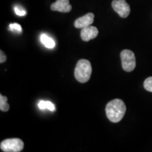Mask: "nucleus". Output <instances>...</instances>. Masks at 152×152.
Listing matches in <instances>:
<instances>
[{
	"label": "nucleus",
	"instance_id": "obj_14",
	"mask_svg": "<svg viewBox=\"0 0 152 152\" xmlns=\"http://www.w3.org/2000/svg\"><path fill=\"white\" fill-rule=\"evenodd\" d=\"M14 11H15V13H16V14L18 15V16H23L26 15V11H25L23 9L20 8V7H15Z\"/></svg>",
	"mask_w": 152,
	"mask_h": 152
},
{
	"label": "nucleus",
	"instance_id": "obj_5",
	"mask_svg": "<svg viewBox=\"0 0 152 152\" xmlns=\"http://www.w3.org/2000/svg\"><path fill=\"white\" fill-rule=\"evenodd\" d=\"M112 8L121 18H127L130 13V7L125 0H113Z\"/></svg>",
	"mask_w": 152,
	"mask_h": 152
},
{
	"label": "nucleus",
	"instance_id": "obj_3",
	"mask_svg": "<svg viewBox=\"0 0 152 152\" xmlns=\"http://www.w3.org/2000/svg\"><path fill=\"white\" fill-rule=\"evenodd\" d=\"M122 67L125 71L131 72L135 68L136 58L134 52L129 49H124L121 53Z\"/></svg>",
	"mask_w": 152,
	"mask_h": 152
},
{
	"label": "nucleus",
	"instance_id": "obj_1",
	"mask_svg": "<svg viewBox=\"0 0 152 152\" xmlns=\"http://www.w3.org/2000/svg\"><path fill=\"white\" fill-rule=\"evenodd\" d=\"M126 111V106L123 100L115 99L106 106V113L108 119L112 123H118L123 119Z\"/></svg>",
	"mask_w": 152,
	"mask_h": 152
},
{
	"label": "nucleus",
	"instance_id": "obj_8",
	"mask_svg": "<svg viewBox=\"0 0 152 152\" xmlns=\"http://www.w3.org/2000/svg\"><path fill=\"white\" fill-rule=\"evenodd\" d=\"M94 15L92 13H88L85 16L76 19L74 26L76 28H83L87 26H91L94 22Z\"/></svg>",
	"mask_w": 152,
	"mask_h": 152
},
{
	"label": "nucleus",
	"instance_id": "obj_11",
	"mask_svg": "<svg viewBox=\"0 0 152 152\" xmlns=\"http://www.w3.org/2000/svg\"><path fill=\"white\" fill-rule=\"evenodd\" d=\"M7 96H3L2 94L0 95V110L1 111H8L9 110V105L7 103Z\"/></svg>",
	"mask_w": 152,
	"mask_h": 152
},
{
	"label": "nucleus",
	"instance_id": "obj_9",
	"mask_svg": "<svg viewBox=\"0 0 152 152\" xmlns=\"http://www.w3.org/2000/svg\"><path fill=\"white\" fill-rule=\"evenodd\" d=\"M41 42L47 48L52 49L55 47V42L54 39L45 34H42L41 35Z\"/></svg>",
	"mask_w": 152,
	"mask_h": 152
},
{
	"label": "nucleus",
	"instance_id": "obj_13",
	"mask_svg": "<svg viewBox=\"0 0 152 152\" xmlns=\"http://www.w3.org/2000/svg\"><path fill=\"white\" fill-rule=\"evenodd\" d=\"M9 29L11 31H16L18 32V33H21L22 28L20 25L18 23H11L9 25Z\"/></svg>",
	"mask_w": 152,
	"mask_h": 152
},
{
	"label": "nucleus",
	"instance_id": "obj_10",
	"mask_svg": "<svg viewBox=\"0 0 152 152\" xmlns=\"http://www.w3.org/2000/svg\"><path fill=\"white\" fill-rule=\"evenodd\" d=\"M38 107L41 110L49 109L51 111H55L54 105L51 102H49V101H47V102L46 101H40L38 103Z\"/></svg>",
	"mask_w": 152,
	"mask_h": 152
},
{
	"label": "nucleus",
	"instance_id": "obj_7",
	"mask_svg": "<svg viewBox=\"0 0 152 152\" xmlns=\"http://www.w3.org/2000/svg\"><path fill=\"white\" fill-rule=\"evenodd\" d=\"M51 9L54 11L68 13L71 11L72 6L70 4L69 0H56L51 5Z\"/></svg>",
	"mask_w": 152,
	"mask_h": 152
},
{
	"label": "nucleus",
	"instance_id": "obj_15",
	"mask_svg": "<svg viewBox=\"0 0 152 152\" xmlns=\"http://www.w3.org/2000/svg\"><path fill=\"white\" fill-rule=\"evenodd\" d=\"M0 53H1V54H0V63L2 64V63L5 62L6 60H7V56H6V54L2 52V50L0 51Z\"/></svg>",
	"mask_w": 152,
	"mask_h": 152
},
{
	"label": "nucleus",
	"instance_id": "obj_2",
	"mask_svg": "<svg viewBox=\"0 0 152 152\" xmlns=\"http://www.w3.org/2000/svg\"><path fill=\"white\" fill-rule=\"evenodd\" d=\"M92 68L91 63L87 59H80L77 61L75 68V77L79 83H85L90 79Z\"/></svg>",
	"mask_w": 152,
	"mask_h": 152
},
{
	"label": "nucleus",
	"instance_id": "obj_6",
	"mask_svg": "<svg viewBox=\"0 0 152 152\" xmlns=\"http://www.w3.org/2000/svg\"><path fill=\"white\" fill-rule=\"evenodd\" d=\"M99 34V30L94 26H89L87 27L82 28L80 36L82 39L85 42H88L90 39H94L97 37Z\"/></svg>",
	"mask_w": 152,
	"mask_h": 152
},
{
	"label": "nucleus",
	"instance_id": "obj_4",
	"mask_svg": "<svg viewBox=\"0 0 152 152\" xmlns=\"http://www.w3.org/2000/svg\"><path fill=\"white\" fill-rule=\"evenodd\" d=\"M1 149L4 152H20L24 147V143L18 138L7 139L1 142Z\"/></svg>",
	"mask_w": 152,
	"mask_h": 152
},
{
	"label": "nucleus",
	"instance_id": "obj_12",
	"mask_svg": "<svg viewBox=\"0 0 152 152\" xmlns=\"http://www.w3.org/2000/svg\"><path fill=\"white\" fill-rule=\"evenodd\" d=\"M144 87L146 90L152 92V77H149L144 82Z\"/></svg>",
	"mask_w": 152,
	"mask_h": 152
}]
</instances>
